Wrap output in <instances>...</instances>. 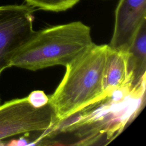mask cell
I'll use <instances>...</instances> for the list:
<instances>
[{
	"label": "cell",
	"instance_id": "cell-3",
	"mask_svg": "<svg viewBox=\"0 0 146 146\" xmlns=\"http://www.w3.org/2000/svg\"><path fill=\"white\" fill-rule=\"evenodd\" d=\"M56 124L55 113L48 103L36 107L25 97L0 104V141L20 134L53 129Z\"/></svg>",
	"mask_w": 146,
	"mask_h": 146
},
{
	"label": "cell",
	"instance_id": "cell-10",
	"mask_svg": "<svg viewBox=\"0 0 146 146\" xmlns=\"http://www.w3.org/2000/svg\"><path fill=\"white\" fill-rule=\"evenodd\" d=\"M1 103V96H0V104Z\"/></svg>",
	"mask_w": 146,
	"mask_h": 146
},
{
	"label": "cell",
	"instance_id": "cell-2",
	"mask_svg": "<svg viewBox=\"0 0 146 146\" xmlns=\"http://www.w3.org/2000/svg\"><path fill=\"white\" fill-rule=\"evenodd\" d=\"M94 43L90 27L80 21L51 26L36 31L14 55L10 67L36 71L57 65L66 67Z\"/></svg>",
	"mask_w": 146,
	"mask_h": 146
},
{
	"label": "cell",
	"instance_id": "cell-6",
	"mask_svg": "<svg viewBox=\"0 0 146 146\" xmlns=\"http://www.w3.org/2000/svg\"><path fill=\"white\" fill-rule=\"evenodd\" d=\"M109 47V46H108ZM104 98H111L117 91H130L127 52L108 47L103 79Z\"/></svg>",
	"mask_w": 146,
	"mask_h": 146
},
{
	"label": "cell",
	"instance_id": "cell-1",
	"mask_svg": "<svg viewBox=\"0 0 146 146\" xmlns=\"http://www.w3.org/2000/svg\"><path fill=\"white\" fill-rule=\"evenodd\" d=\"M108 47V44L94 43L65 67L63 79L48 96V103L55 113L56 125L105 99L103 79Z\"/></svg>",
	"mask_w": 146,
	"mask_h": 146
},
{
	"label": "cell",
	"instance_id": "cell-4",
	"mask_svg": "<svg viewBox=\"0 0 146 146\" xmlns=\"http://www.w3.org/2000/svg\"><path fill=\"white\" fill-rule=\"evenodd\" d=\"M34 7L28 4L0 6V76L14 55L35 35Z\"/></svg>",
	"mask_w": 146,
	"mask_h": 146
},
{
	"label": "cell",
	"instance_id": "cell-8",
	"mask_svg": "<svg viewBox=\"0 0 146 146\" xmlns=\"http://www.w3.org/2000/svg\"><path fill=\"white\" fill-rule=\"evenodd\" d=\"M27 4L38 9L51 11H62L75 6L79 0H25Z\"/></svg>",
	"mask_w": 146,
	"mask_h": 146
},
{
	"label": "cell",
	"instance_id": "cell-7",
	"mask_svg": "<svg viewBox=\"0 0 146 146\" xmlns=\"http://www.w3.org/2000/svg\"><path fill=\"white\" fill-rule=\"evenodd\" d=\"M130 91L132 94L145 88L146 71V21L137 31L127 51Z\"/></svg>",
	"mask_w": 146,
	"mask_h": 146
},
{
	"label": "cell",
	"instance_id": "cell-5",
	"mask_svg": "<svg viewBox=\"0 0 146 146\" xmlns=\"http://www.w3.org/2000/svg\"><path fill=\"white\" fill-rule=\"evenodd\" d=\"M146 21V0H120L109 47L127 52L141 25Z\"/></svg>",
	"mask_w": 146,
	"mask_h": 146
},
{
	"label": "cell",
	"instance_id": "cell-9",
	"mask_svg": "<svg viewBox=\"0 0 146 146\" xmlns=\"http://www.w3.org/2000/svg\"><path fill=\"white\" fill-rule=\"evenodd\" d=\"M29 102L34 107H40L48 103V96L42 91H34L27 97Z\"/></svg>",
	"mask_w": 146,
	"mask_h": 146
}]
</instances>
